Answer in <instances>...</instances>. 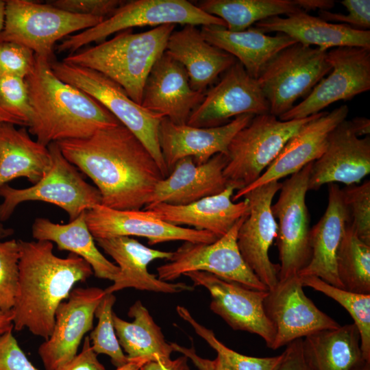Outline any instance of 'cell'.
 <instances>
[{
	"mask_svg": "<svg viewBox=\"0 0 370 370\" xmlns=\"http://www.w3.org/2000/svg\"><path fill=\"white\" fill-rule=\"evenodd\" d=\"M56 143L65 158L92 180L101 205L108 208L141 210L164 178L148 149L122 124Z\"/></svg>",
	"mask_w": 370,
	"mask_h": 370,
	"instance_id": "obj_1",
	"label": "cell"
},
{
	"mask_svg": "<svg viewBox=\"0 0 370 370\" xmlns=\"http://www.w3.org/2000/svg\"><path fill=\"white\" fill-rule=\"evenodd\" d=\"M20 249L17 294L12 310L13 330L27 329L47 339L55 322L56 311L66 299L77 282L92 274L90 265L69 253L66 258L54 254L47 241L18 240Z\"/></svg>",
	"mask_w": 370,
	"mask_h": 370,
	"instance_id": "obj_2",
	"label": "cell"
},
{
	"mask_svg": "<svg viewBox=\"0 0 370 370\" xmlns=\"http://www.w3.org/2000/svg\"><path fill=\"white\" fill-rule=\"evenodd\" d=\"M36 56L34 66L25 78L31 116L29 132L47 147L60 140L86 138L120 122L87 93L59 79L50 62Z\"/></svg>",
	"mask_w": 370,
	"mask_h": 370,
	"instance_id": "obj_3",
	"label": "cell"
},
{
	"mask_svg": "<svg viewBox=\"0 0 370 370\" xmlns=\"http://www.w3.org/2000/svg\"><path fill=\"white\" fill-rule=\"evenodd\" d=\"M175 27L167 24L139 33L125 29L109 40L70 53L62 61L103 74L140 105L147 77L165 52Z\"/></svg>",
	"mask_w": 370,
	"mask_h": 370,
	"instance_id": "obj_4",
	"label": "cell"
},
{
	"mask_svg": "<svg viewBox=\"0 0 370 370\" xmlns=\"http://www.w3.org/2000/svg\"><path fill=\"white\" fill-rule=\"evenodd\" d=\"M50 66L59 79L94 98L131 131L153 157L164 178L168 176L158 140L164 116L134 101L121 86L101 73L62 60H53Z\"/></svg>",
	"mask_w": 370,
	"mask_h": 370,
	"instance_id": "obj_5",
	"label": "cell"
},
{
	"mask_svg": "<svg viewBox=\"0 0 370 370\" xmlns=\"http://www.w3.org/2000/svg\"><path fill=\"white\" fill-rule=\"evenodd\" d=\"M167 24L226 27L223 20L186 0H134L124 2L96 26L66 37L55 49L58 53H73L84 46L101 42L109 36L125 29Z\"/></svg>",
	"mask_w": 370,
	"mask_h": 370,
	"instance_id": "obj_6",
	"label": "cell"
},
{
	"mask_svg": "<svg viewBox=\"0 0 370 370\" xmlns=\"http://www.w3.org/2000/svg\"><path fill=\"white\" fill-rule=\"evenodd\" d=\"M319 114L290 121H281L270 113L255 115L228 145V162L223 170L228 183L234 184L237 190L253 184L288 140Z\"/></svg>",
	"mask_w": 370,
	"mask_h": 370,
	"instance_id": "obj_7",
	"label": "cell"
},
{
	"mask_svg": "<svg viewBox=\"0 0 370 370\" xmlns=\"http://www.w3.org/2000/svg\"><path fill=\"white\" fill-rule=\"evenodd\" d=\"M104 18L69 12L27 0L5 1L0 41L13 42L35 55L53 60L56 43L70 34L96 26Z\"/></svg>",
	"mask_w": 370,
	"mask_h": 370,
	"instance_id": "obj_8",
	"label": "cell"
},
{
	"mask_svg": "<svg viewBox=\"0 0 370 370\" xmlns=\"http://www.w3.org/2000/svg\"><path fill=\"white\" fill-rule=\"evenodd\" d=\"M51 163L45 175L30 187L18 189L8 184L0 186V221L8 220L16 206L25 201H40L64 210L69 221L101 204L98 189L82 177L75 166L61 152L56 143L48 146Z\"/></svg>",
	"mask_w": 370,
	"mask_h": 370,
	"instance_id": "obj_9",
	"label": "cell"
},
{
	"mask_svg": "<svg viewBox=\"0 0 370 370\" xmlns=\"http://www.w3.org/2000/svg\"><path fill=\"white\" fill-rule=\"evenodd\" d=\"M327 54V50L296 42L267 64L257 81L271 114L278 118L290 110L329 73Z\"/></svg>",
	"mask_w": 370,
	"mask_h": 370,
	"instance_id": "obj_10",
	"label": "cell"
},
{
	"mask_svg": "<svg viewBox=\"0 0 370 370\" xmlns=\"http://www.w3.org/2000/svg\"><path fill=\"white\" fill-rule=\"evenodd\" d=\"M246 217L212 243L184 241L173 251L169 262L157 267V277L170 282L187 272L205 271L251 289L268 291L246 264L238 247V232Z\"/></svg>",
	"mask_w": 370,
	"mask_h": 370,
	"instance_id": "obj_11",
	"label": "cell"
},
{
	"mask_svg": "<svg viewBox=\"0 0 370 370\" xmlns=\"http://www.w3.org/2000/svg\"><path fill=\"white\" fill-rule=\"evenodd\" d=\"M313 162L282 183L280 196L271 206L278 222L276 245L280 261L279 281L297 275L310 260L309 214L306 204Z\"/></svg>",
	"mask_w": 370,
	"mask_h": 370,
	"instance_id": "obj_12",
	"label": "cell"
},
{
	"mask_svg": "<svg viewBox=\"0 0 370 370\" xmlns=\"http://www.w3.org/2000/svg\"><path fill=\"white\" fill-rule=\"evenodd\" d=\"M331 71L281 121L304 119L340 100L347 101L370 90V49L340 47L328 51Z\"/></svg>",
	"mask_w": 370,
	"mask_h": 370,
	"instance_id": "obj_13",
	"label": "cell"
},
{
	"mask_svg": "<svg viewBox=\"0 0 370 370\" xmlns=\"http://www.w3.org/2000/svg\"><path fill=\"white\" fill-rule=\"evenodd\" d=\"M194 286H203L210 294V310L234 330L260 336L268 347L273 346L275 330L268 318L264 301L268 291H257L205 271H190Z\"/></svg>",
	"mask_w": 370,
	"mask_h": 370,
	"instance_id": "obj_14",
	"label": "cell"
},
{
	"mask_svg": "<svg viewBox=\"0 0 370 370\" xmlns=\"http://www.w3.org/2000/svg\"><path fill=\"white\" fill-rule=\"evenodd\" d=\"M281 186L279 181L271 182L241 197L249 203V213L238 232V247L246 264L268 290L279 282L280 264L271 261L269 251L278 232L272 201Z\"/></svg>",
	"mask_w": 370,
	"mask_h": 370,
	"instance_id": "obj_15",
	"label": "cell"
},
{
	"mask_svg": "<svg viewBox=\"0 0 370 370\" xmlns=\"http://www.w3.org/2000/svg\"><path fill=\"white\" fill-rule=\"evenodd\" d=\"M191 112L187 125L213 127L225 125L242 114L269 113V105L257 79L236 60Z\"/></svg>",
	"mask_w": 370,
	"mask_h": 370,
	"instance_id": "obj_16",
	"label": "cell"
},
{
	"mask_svg": "<svg viewBox=\"0 0 370 370\" xmlns=\"http://www.w3.org/2000/svg\"><path fill=\"white\" fill-rule=\"evenodd\" d=\"M303 287L297 275L279 281L267 291L264 307L275 330L272 349L316 332L341 326L316 306L306 295Z\"/></svg>",
	"mask_w": 370,
	"mask_h": 370,
	"instance_id": "obj_17",
	"label": "cell"
},
{
	"mask_svg": "<svg viewBox=\"0 0 370 370\" xmlns=\"http://www.w3.org/2000/svg\"><path fill=\"white\" fill-rule=\"evenodd\" d=\"M85 219L95 240L135 236L154 245L175 241L212 243L219 238L208 231L167 223L148 210H116L99 204L86 210Z\"/></svg>",
	"mask_w": 370,
	"mask_h": 370,
	"instance_id": "obj_18",
	"label": "cell"
},
{
	"mask_svg": "<svg viewBox=\"0 0 370 370\" xmlns=\"http://www.w3.org/2000/svg\"><path fill=\"white\" fill-rule=\"evenodd\" d=\"M105 294L98 287L75 288L59 305L53 331L38 349L45 370H58L77 354L82 340L92 330L95 310Z\"/></svg>",
	"mask_w": 370,
	"mask_h": 370,
	"instance_id": "obj_19",
	"label": "cell"
},
{
	"mask_svg": "<svg viewBox=\"0 0 370 370\" xmlns=\"http://www.w3.org/2000/svg\"><path fill=\"white\" fill-rule=\"evenodd\" d=\"M348 113L349 108L345 104L330 112H319L288 140L277 158L256 181L236 191L232 201H238L243 194L253 188L291 175L319 158L325 150L329 134L346 119Z\"/></svg>",
	"mask_w": 370,
	"mask_h": 370,
	"instance_id": "obj_20",
	"label": "cell"
},
{
	"mask_svg": "<svg viewBox=\"0 0 370 370\" xmlns=\"http://www.w3.org/2000/svg\"><path fill=\"white\" fill-rule=\"evenodd\" d=\"M254 116L242 114L225 125L213 127L179 125L163 118L159 126L158 140L169 174L175 164L186 157H192L196 164H201L217 153L227 156L232 139Z\"/></svg>",
	"mask_w": 370,
	"mask_h": 370,
	"instance_id": "obj_21",
	"label": "cell"
},
{
	"mask_svg": "<svg viewBox=\"0 0 370 370\" xmlns=\"http://www.w3.org/2000/svg\"><path fill=\"white\" fill-rule=\"evenodd\" d=\"M369 173L370 137H357L345 119L330 132L325 150L313 162L308 190L331 183L358 184Z\"/></svg>",
	"mask_w": 370,
	"mask_h": 370,
	"instance_id": "obj_22",
	"label": "cell"
},
{
	"mask_svg": "<svg viewBox=\"0 0 370 370\" xmlns=\"http://www.w3.org/2000/svg\"><path fill=\"white\" fill-rule=\"evenodd\" d=\"M97 244L117 263L119 272L113 284L104 289L114 293L127 288L164 293L191 291L194 286L184 282L170 283L160 280L148 271L149 264L156 259L169 260L173 251L145 246L130 236L95 239Z\"/></svg>",
	"mask_w": 370,
	"mask_h": 370,
	"instance_id": "obj_23",
	"label": "cell"
},
{
	"mask_svg": "<svg viewBox=\"0 0 370 370\" xmlns=\"http://www.w3.org/2000/svg\"><path fill=\"white\" fill-rule=\"evenodd\" d=\"M204 93L193 90L183 66L165 52L151 69L140 105L175 124H186Z\"/></svg>",
	"mask_w": 370,
	"mask_h": 370,
	"instance_id": "obj_24",
	"label": "cell"
},
{
	"mask_svg": "<svg viewBox=\"0 0 370 370\" xmlns=\"http://www.w3.org/2000/svg\"><path fill=\"white\" fill-rule=\"evenodd\" d=\"M227 162L223 153L201 164H196L192 157L180 159L168 176L156 184L145 206L160 203L187 205L221 193L230 184L223 175Z\"/></svg>",
	"mask_w": 370,
	"mask_h": 370,
	"instance_id": "obj_25",
	"label": "cell"
},
{
	"mask_svg": "<svg viewBox=\"0 0 370 370\" xmlns=\"http://www.w3.org/2000/svg\"><path fill=\"white\" fill-rule=\"evenodd\" d=\"M237 188L229 184L221 193L193 203L174 206L160 203L145 206L158 218L171 224L192 226L197 230L211 232L218 238L225 235L241 218L249 213L247 199L232 201Z\"/></svg>",
	"mask_w": 370,
	"mask_h": 370,
	"instance_id": "obj_26",
	"label": "cell"
},
{
	"mask_svg": "<svg viewBox=\"0 0 370 370\" xmlns=\"http://www.w3.org/2000/svg\"><path fill=\"white\" fill-rule=\"evenodd\" d=\"M350 221L342 190L335 183L328 184V202L320 220L310 228L311 258L299 277L315 276L343 288L337 273L336 254L345 227Z\"/></svg>",
	"mask_w": 370,
	"mask_h": 370,
	"instance_id": "obj_27",
	"label": "cell"
},
{
	"mask_svg": "<svg viewBox=\"0 0 370 370\" xmlns=\"http://www.w3.org/2000/svg\"><path fill=\"white\" fill-rule=\"evenodd\" d=\"M255 27L265 34L282 33L303 45L327 51L340 47L370 49L369 30L328 22L304 11L264 19L256 23Z\"/></svg>",
	"mask_w": 370,
	"mask_h": 370,
	"instance_id": "obj_28",
	"label": "cell"
},
{
	"mask_svg": "<svg viewBox=\"0 0 370 370\" xmlns=\"http://www.w3.org/2000/svg\"><path fill=\"white\" fill-rule=\"evenodd\" d=\"M165 53L183 66L191 88L202 92L236 61L207 42L201 29L190 25L171 33Z\"/></svg>",
	"mask_w": 370,
	"mask_h": 370,
	"instance_id": "obj_29",
	"label": "cell"
},
{
	"mask_svg": "<svg viewBox=\"0 0 370 370\" xmlns=\"http://www.w3.org/2000/svg\"><path fill=\"white\" fill-rule=\"evenodd\" d=\"M201 32L207 42L234 57L255 79L280 51L296 43L286 34L269 36L255 27L233 32L225 27L202 26Z\"/></svg>",
	"mask_w": 370,
	"mask_h": 370,
	"instance_id": "obj_30",
	"label": "cell"
},
{
	"mask_svg": "<svg viewBox=\"0 0 370 370\" xmlns=\"http://www.w3.org/2000/svg\"><path fill=\"white\" fill-rule=\"evenodd\" d=\"M51 163L48 147L32 140L25 128L0 123V186L21 177L34 184L48 171Z\"/></svg>",
	"mask_w": 370,
	"mask_h": 370,
	"instance_id": "obj_31",
	"label": "cell"
},
{
	"mask_svg": "<svg viewBox=\"0 0 370 370\" xmlns=\"http://www.w3.org/2000/svg\"><path fill=\"white\" fill-rule=\"evenodd\" d=\"M32 232L36 241L53 242L59 250L69 251L82 258L99 279L113 282L119 272V267L108 260L97 249L88 227L85 212L66 224L55 223L47 218H36Z\"/></svg>",
	"mask_w": 370,
	"mask_h": 370,
	"instance_id": "obj_32",
	"label": "cell"
},
{
	"mask_svg": "<svg viewBox=\"0 0 370 370\" xmlns=\"http://www.w3.org/2000/svg\"><path fill=\"white\" fill-rule=\"evenodd\" d=\"M303 352L312 370H351L365 360L359 332L354 323L304 337Z\"/></svg>",
	"mask_w": 370,
	"mask_h": 370,
	"instance_id": "obj_33",
	"label": "cell"
},
{
	"mask_svg": "<svg viewBox=\"0 0 370 370\" xmlns=\"http://www.w3.org/2000/svg\"><path fill=\"white\" fill-rule=\"evenodd\" d=\"M128 315L134 319L129 322L113 312V324L119 344L129 360L146 358L166 362L173 352L147 308L138 300L132 305Z\"/></svg>",
	"mask_w": 370,
	"mask_h": 370,
	"instance_id": "obj_34",
	"label": "cell"
},
{
	"mask_svg": "<svg viewBox=\"0 0 370 370\" xmlns=\"http://www.w3.org/2000/svg\"><path fill=\"white\" fill-rule=\"evenodd\" d=\"M197 5L223 20L233 32L247 29L271 17L302 11L296 0H204Z\"/></svg>",
	"mask_w": 370,
	"mask_h": 370,
	"instance_id": "obj_35",
	"label": "cell"
},
{
	"mask_svg": "<svg viewBox=\"0 0 370 370\" xmlns=\"http://www.w3.org/2000/svg\"><path fill=\"white\" fill-rule=\"evenodd\" d=\"M336 269L345 290L370 294V245L358 238L350 221L337 251Z\"/></svg>",
	"mask_w": 370,
	"mask_h": 370,
	"instance_id": "obj_36",
	"label": "cell"
},
{
	"mask_svg": "<svg viewBox=\"0 0 370 370\" xmlns=\"http://www.w3.org/2000/svg\"><path fill=\"white\" fill-rule=\"evenodd\" d=\"M300 278L303 286L323 293L348 312L359 332L362 358L370 362V294L356 293L340 288L315 276Z\"/></svg>",
	"mask_w": 370,
	"mask_h": 370,
	"instance_id": "obj_37",
	"label": "cell"
},
{
	"mask_svg": "<svg viewBox=\"0 0 370 370\" xmlns=\"http://www.w3.org/2000/svg\"><path fill=\"white\" fill-rule=\"evenodd\" d=\"M176 311L180 317L190 325L196 334L206 341L234 370H278L282 362L284 352L276 356L264 358L239 354L221 343L214 332L195 320L187 308L177 306Z\"/></svg>",
	"mask_w": 370,
	"mask_h": 370,
	"instance_id": "obj_38",
	"label": "cell"
},
{
	"mask_svg": "<svg viewBox=\"0 0 370 370\" xmlns=\"http://www.w3.org/2000/svg\"><path fill=\"white\" fill-rule=\"evenodd\" d=\"M116 301L114 293H106L98 304L95 317L98 319L97 326L88 337L93 351L108 356L112 363L119 368L130 360L124 354L116 334L113 324V306Z\"/></svg>",
	"mask_w": 370,
	"mask_h": 370,
	"instance_id": "obj_39",
	"label": "cell"
},
{
	"mask_svg": "<svg viewBox=\"0 0 370 370\" xmlns=\"http://www.w3.org/2000/svg\"><path fill=\"white\" fill-rule=\"evenodd\" d=\"M20 249L18 240L0 241V310H12L18 290Z\"/></svg>",
	"mask_w": 370,
	"mask_h": 370,
	"instance_id": "obj_40",
	"label": "cell"
},
{
	"mask_svg": "<svg viewBox=\"0 0 370 370\" xmlns=\"http://www.w3.org/2000/svg\"><path fill=\"white\" fill-rule=\"evenodd\" d=\"M341 190L351 225L358 238L370 245V181L347 186Z\"/></svg>",
	"mask_w": 370,
	"mask_h": 370,
	"instance_id": "obj_41",
	"label": "cell"
},
{
	"mask_svg": "<svg viewBox=\"0 0 370 370\" xmlns=\"http://www.w3.org/2000/svg\"><path fill=\"white\" fill-rule=\"evenodd\" d=\"M0 106L19 120L23 126L28 127L31 107L25 78L17 76L0 77Z\"/></svg>",
	"mask_w": 370,
	"mask_h": 370,
	"instance_id": "obj_42",
	"label": "cell"
},
{
	"mask_svg": "<svg viewBox=\"0 0 370 370\" xmlns=\"http://www.w3.org/2000/svg\"><path fill=\"white\" fill-rule=\"evenodd\" d=\"M35 53L29 48L13 42L0 41V77L25 78L32 71Z\"/></svg>",
	"mask_w": 370,
	"mask_h": 370,
	"instance_id": "obj_43",
	"label": "cell"
},
{
	"mask_svg": "<svg viewBox=\"0 0 370 370\" xmlns=\"http://www.w3.org/2000/svg\"><path fill=\"white\" fill-rule=\"evenodd\" d=\"M341 3L346 8L347 14L330 11H319V18L330 23L340 22L355 29L369 30L370 27V1L343 0Z\"/></svg>",
	"mask_w": 370,
	"mask_h": 370,
	"instance_id": "obj_44",
	"label": "cell"
},
{
	"mask_svg": "<svg viewBox=\"0 0 370 370\" xmlns=\"http://www.w3.org/2000/svg\"><path fill=\"white\" fill-rule=\"evenodd\" d=\"M124 2L121 0H55L47 3L69 12L105 19L111 16Z\"/></svg>",
	"mask_w": 370,
	"mask_h": 370,
	"instance_id": "obj_45",
	"label": "cell"
},
{
	"mask_svg": "<svg viewBox=\"0 0 370 370\" xmlns=\"http://www.w3.org/2000/svg\"><path fill=\"white\" fill-rule=\"evenodd\" d=\"M9 330L0 336V370H38Z\"/></svg>",
	"mask_w": 370,
	"mask_h": 370,
	"instance_id": "obj_46",
	"label": "cell"
},
{
	"mask_svg": "<svg viewBox=\"0 0 370 370\" xmlns=\"http://www.w3.org/2000/svg\"><path fill=\"white\" fill-rule=\"evenodd\" d=\"M58 370H106L93 351L88 336H85L81 352Z\"/></svg>",
	"mask_w": 370,
	"mask_h": 370,
	"instance_id": "obj_47",
	"label": "cell"
},
{
	"mask_svg": "<svg viewBox=\"0 0 370 370\" xmlns=\"http://www.w3.org/2000/svg\"><path fill=\"white\" fill-rule=\"evenodd\" d=\"M284 358L278 370H312L303 352V338L293 341L286 345Z\"/></svg>",
	"mask_w": 370,
	"mask_h": 370,
	"instance_id": "obj_48",
	"label": "cell"
},
{
	"mask_svg": "<svg viewBox=\"0 0 370 370\" xmlns=\"http://www.w3.org/2000/svg\"><path fill=\"white\" fill-rule=\"evenodd\" d=\"M187 360L188 358L185 356L166 362L161 360H149L145 363L140 370H189Z\"/></svg>",
	"mask_w": 370,
	"mask_h": 370,
	"instance_id": "obj_49",
	"label": "cell"
},
{
	"mask_svg": "<svg viewBox=\"0 0 370 370\" xmlns=\"http://www.w3.org/2000/svg\"><path fill=\"white\" fill-rule=\"evenodd\" d=\"M173 349V352H177L185 356L188 358H190L193 364L199 370H214L212 360L205 359L199 356L193 347L187 348L177 345V343H171Z\"/></svg>",
	"mask_w": 370,
	"mask_h": 370,
	"instance_id": "obj_50",
	"label": "cell"
},
{
	"mask_svg": "<svg viewBox=\"0 0 370 370\" xmlns=\"http://www.w3.org/2000/svg\"><path fill=\"white\" fill-rule=\"evenodd\" d=\"M296 2L299 9L306 12L316 10L330 11L335 4L332 0H296Z\"/></svg>",
	"mask_w": 370,
	"mask_h": 370,
	"instance_id": "obj_51",
	"label": "cell"
},
{
	"mask_svg": "<svg viewBox=\"0 0 370 370\" xmlns=\"http://www.w3.org/2000/svg\"><path fill=\"white\" fill-rule=\"evenodd\" d=\"M349 125L353 133L358 138L369 136L370 120L366 117L356 116L348 121Z\"/></svg>",
	"mask_w": 370,
	"mask_h": 370,
	"instance_id": "obj_52",
	"label": "cell"
},
{
	"mask_svg": "<svg viewBox=\"0 0 370 370\" xmlns=\"http://www.w3.org/2000/svg\"><path fill=\"white\" fill-rule=\"evenodd\" d=\"M12 330H13V314L12 310L8 312L0 310V336Z\"/></svg>",
	"mask_w": 370,
	"mask_h": 370,
	"instance_id": "obj_53",
	"label": "cell"
},
{
	"mask_svg": "<svg viewBox=\"0 0 370 370\" xmlns=\"http://www.w3.org/2000/svg\"><path fill=\"white\" fill-rule=\"evenodd\" d=\"M148 361H149V360L146 358L130 360L126 365L121 367L116 368V370H140L141 367Z\"/></svg>",
	"mask_w": 370,
	"mask_h": 370,
	"instance_id": "obj_54",
	"label": "cell"
},
{
	"mask_svg": "<svg viewBox=\"0 0 370 370\" xmlns=\"http://www.w3.org/2000/svg\"><path fill=\"white\" fill-rule=\"evenodd\" d=\"M10 123L15 125L23 126V123L19 120L8 114L0 106V123Z\"/></svg>",
	"mask_w": 370,
	"mask_h": 370,
	"instance_id": "obj_55",
	"label": "cell"
},
{
	"mask_svg": "<svg viewBox=\"0 0 370 370\" xmlns=\"http://www.w3.org/2000/svg\"><path fill=\"white\" fill-rule=\"evenodd\" d=\"M212 362L214 370H234L219 354Z\"/></svg>",
	"mask_w": 370,
	"mask_h": 370,
	"instance_id": "obj_56",
	"label": "cell"
},
{
	"mask_svg": "<svg viewBox=\"0 0 370 370\" xmlns=\"http://www.w3.org/2000/svg\"><path fill=\"white\" fill-rule=\"evenodd\" d=\"M14 230L12 228H6L0 221V238H3L12 235Z\"/></svg>",
	"mask_w": 370,
	"mask_h": 370,
	"instance_id": "obj_57",
	"label": "cell"
},
{
	"mask_svg": "<svg viewBox=\"0 0 370 370\" xmlns=\"http://www.w3.org/2000/svg\"><path fill=\"white\" fill-rule=\"evenodd\" d=\"M5 1L0 0V32L3 29L5 21Z\"/></svg>",
	"mask_w": 370,
	"mask_h": 370,
	"instance_id": "obj_58",
	"label": "cell"
},
{
	"mask_svg": "<svg viewBox=\"0 0 370 370\" xmlns=\"http://www.w3.org/2000/svg\"><path fill=\"white\" fill-rule=\"evenodd\" d=\"M351 370H370V362L362 360Z\"/></svg>",
	"mask_w": 370,
	"mask_h": 370,
	"instance_id": "obj_59",
	"label": "cell"
}]
</instances>
